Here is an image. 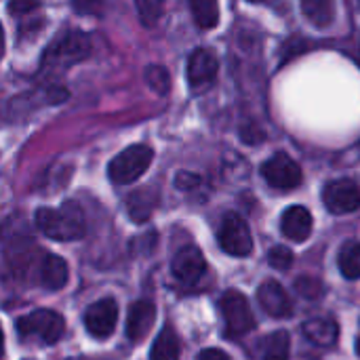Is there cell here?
<instances>
[{"mask_svg": "<svg viewBox=\"0 0 360 360\" xmlns=\"http://www.w3.org/2000/svg\"><path fill=\"white\" fill-rule=\"evenodd\" d=\"M325 207L333 215H346L360 207V190L352 179H335L323 192Z\"/></svg>", "mask_w": 360, "mask_h": 360, "instance_id": "cell-8", "label": "cell"}, {"mask_svg": "<svg viewBox=\"0 0 360 360\" xmlns=\"http://www.w3.org/2000/svg\"><path fill=\"white\" fill-rule=\"evenodd\" d=\"M146 82H148V86H150L154 93L165 95V93H169L171 76H169L167 68H162V65H150V68L146 70Z\"/></svg>", "mask_w": 360, "mask_h": 360, "instance_id": "cell-23", "label": "cell"}, {"mask_svg": "<svg viewBox=\"0 0 360 360\" xmlns=\"http://www.w3.org/2000/svg\"><path fill=\"white\" fill-rule=\"evenodd\" d=\"M116 323H118V306L110 297L95 302L84 312V327L97 340L110 338L116 329Z\"/></svg>", "mask_w": 360, "mask_h": 360, "instance_id": "cell-9", "label": "cell"}, {"mask_svg": "<svg viewBox=\"0 0 360 360\" xmlns=\"http://www.w3.org/2000/svg\"><path fill=\"white\" fill-rule=\"evenodd\" d=\"M36 228L53 238V240H61V243H68V240H80L84 234H86V221H84V213L82 209L68 200L63 202L59 209H38L36 211Z\"/></svg>", "mask_w": 360, "mask_h": 360, "instance_id": "cell-1", "label": "cell"}, {"mask_svg": "<svg viewBox=\"0 0 360 360\" xmlns=\"http://www.w3.org/2000/svg\"><path fill=\"white\" fill-rule=\"evenodd\" d=\"M38 6H40L38 0H11V2H8V13H11L13 17L23 19V17L32 15Z\"/></svg>", "mask_w": 360, "mask_h": 360, "instance_id": "cell-27", "label": "cell"}, {"mask_svg": "<svg viewBox=\"0 0 360 360\" xmlns=\"http://www.w3.org/2000/svg\"><path fill=\"white\" fill-rule=\"evenodd\" d=\"M196 360H230V356L224 352V350H217V348H209V350H202L198 354Z\"/></svg>", "mask_w": 360, "mask_h": 360, "instance_id": "cell-30", "label": "cell"}, {"mask_svg": "<svg viewBox=\"0 0 360 360\" xmlns=\"http://www.w3.org/2000/svg\"><path fill=\"white\" fill-rule=\"evenodd\" d=\"M154 243H156V234H154V232H148V234H143L141 238H135V240L131 243V251H133L135 255H148V253L154 249Z\"/></svg>", "mask_w": 360, "mask_h": 360, "instance_id": "cell-28", "label": "cell"}, {"mask_svg": "<svg viewBox=\"0 0 360 360\" xmlns=\"http://www.w3.org/2000/svg\"><path fill=\"white\" fill-rule=\"evenodd\" d=\"M219 245L228 255L234 257H247L253 251V236L251 230L247 226V221L236 215V213H228L224 217L221 230H219Z\"/></svg>", "mask_w": 360, "mask_h": 360, "instance_id": "cell-6", "label": "cell"}, {"mask_svg": "<svg viewBox=\"0 0 360 360\" xmlns=\"http://www.w3.org/2000/svg\"><path fill=\"white\" fill-rule=\"evenodd\" d=\"M340 272L348 281H359L360 278V243H346L340 251L338 257Z\"/></svg>", "mask_w": 360, "mask_h": 360, "instance_id": "cell-21", "label": "cell"}, {"mask_svg": "<svg viewBox=\"0 0 360 360\" xmlns=\"http://www.w3.org/2000/svg\"><path fill=\"white\" fill-rule=\"evenodd\" d=\"M154 160V150L146 143H135L122 150L108 167V175L114 184L127 186L139 179Z\"/></svg>", "mask_w": 360, "mask_h": 360, "instance_id": "cell-4", "label": "cell"}, {"mask_svg": "<svg viewBox=\"0 0 360 360\" xmlns=\"http://www.w3.org/2000/svg\"><path fill=\"white\" fill-rule=\"evenodd\" d=\"M68 264L59 255H46L38 268V283L49 291H59L68 285Z\"/></svg>", "mask_w": 360, "mask_h": 360, "instance_id": "cell-15", "label": "cell"}, {"mask_svg": "<svg viewBox=\"0 0 360 360\" xmlns=\"http://www.w3.org/2000/svg\"><path fill=\"white\" fill-rule=\"evenodd\" d=\"M289 333L287 331H276L266 340V350L264 360H289Z\"/></svg>", "mask_w": 360, "mask_h": 360, "instance_id": "cell-22", "label": "cell"}, {"mask_svg": "<svg viewBox=\"0 0 360 360\" xmlns=\"http://www.w3.org/2000/svg\"><path fill=\"white\" fill-rule=\"evenodd\" d=\"M179 354H181V344H179L177 333H175L171 327H165V329L158 333V338L154 340V346H152L150 359L179 360Z\"/></svg>", "mask_w": 360, "mask_h": 360, "instance_id": "cell-18", "label": "cell"}, {"mask_svg": "<svg viewBox=\"0 0 360 360\" xmlns=\"http://www.w3.org/2000/svg\"><path fill=\"white\" fill-rule=\"evenodd\" d=\"M137 13L146 25H154L165 11V0H135Z\"/></svg>", "mask_w": 360, "mask_h": 360, "instance_id": "cell-24", "label": "cell"}, {"mask_svg": "<svg viewBox=\"0 0 360 360\" xmlns=\"http://www.w3.org/2000/svg\"><path fill=\"white\" fill-rule=\"evenodd\" d=\"M190 11L198 27L213 30L219 23V2L217 0H190Z\"/></svg>", "mask_w": 360, "mask_h": 360, "instance_id": "cell-20", "label": "cell"}, {"mask_svg": "<svg viewBox=\"0 0 360 360\" xmlns=\"http://www.w3.org/2000/svg\"><path fill=\"white\" fill-rule=\"evenodd\" d=\"M257 302L262 310L274 319H287L293 314V302L276 281H266L257 289Z\"/></svg>", "mask_w": 360, "mask_h": 360, "instance_id": "cell-12", "label": "cell"}, {"mask_svg": "<svg viewBox=\"0 0 360 360\" xmlns=\"http://www.w3.org/2000/svg\"><path fill=\"white\" fill-rule=\"evenodd\" d=\"M91 53V40L86 34L72 30L61 34L42 55L40 74L42 76H61L65 70H70L74 63L82 61Z\"/></svg>", "mask_w": 360, "mask_h": 360, "instance_id": "cell-2", "label": "cell"}, {"mask_svg": "<svg viewBox=\"0 0 360 360\" xmlns=\"http://www.w3.org/2000/svg\"><path fill=\"white\" fill-rule=\"evenodd\" d=\"M295 291L308 300H316L323 295V283L314 276H300L295 281Z\"/></svg>", "mask_w": 360, "mask_h": 360, "instance_id": "cell-26", "label": "cell"}, {"mask_svg": "<svg viewBox=\"0 0 360 360\" xmlns=\"http://www.w3.org/2000/svg\"><path fill=\"white\" fill-rule=\"evenodd\" d=\"M65 323L63 316L55 310H34L17 319V333L23 340H38L46 346L57 344L63 338Z\"/></svg>", "mask_w": 360, "mask_h": 360, "instance_id": "cell-3", "label": "cell"}, {"mask_svg": "<svg viewBox=\"0 0 360 360\" xmlns=\"http://www.w3.org/2000/svg\"><path fill=\"white\" fill-rule=\"evenodd\" d=\"M219 306H221L226 331L230 338H240V335H247L249 331H253L255 316L251 312L247 297L240 291H226Z\"/></svg>", "mask_w": 360, "mask_h": 360, "instance_id": "cell-5", "label": "cell"}, {"mask_svg": "<svg viewBox=\"0 0 360 360\" xmlns=\"http://www.w3.org/2000/svg\"><path fill=\"white\" fill-rule=\"evenodd\" d=\"M219 72V61L213 51L196 49L188 59V82L194 91L207 89Z\"/></svg>", "mask_w": 360, "mask_h": 360, "instance_id": "cell-10", "label": "cell"}, {"mask_svg": "<svg viewBox=\"0 0 360 360\" xmlns=\"http://www.w3.org/2000/svg\"><path fill=\"white\" fill-rule=\"evenodd\" d=\"M156 202H158V194L156 192H152V190H137V192H133L127 198V211H129L133 221L143 224L154 213Z\"/></svg>", "mask_w": 360, "mask_h": 360, "instance_id": "cell-17", "label": "cell"}, {"mask_svg": "<svg viewBox=\"0 0 360 360\" xmlns=\"http://www.w3.org/2000/svg\"><path fill=\"white\" fill-rule=\"evenodd\" d=\"M249 2H255L257 4V2H264V0H249Z\"/></svg>", "mask_w": 360, "mask_h": 360, "instance_id": "cell-32", "label": "cell"}, {"mask_svg": "<svg viewBox=\"0 0 360 360\" xmlns=\"http://www.w3.org/2000/svg\"><path fill=\"white\" fill-rule=\"evenodd\" d=\"M74 8L84 15H101L103 2L101 0H72Z\"/></svg>", "mask_w": 360, "mask_h": 360, "instance_id": "cell-29", "label": "cell"}, {"mask_svg": "<svg viewBox=\"0 0 360 360\" xmlns=\"http://www.w3.org/2000/svg\"><path fill=\"white\" fill-rule=\"evenodd\" d=\"M302 13L316 27H327L333 23L335 4L333 0H302Z\"/></svg>", "mask_w": 360, "mask_h": 360, "instance_id": "cell-19", "label": "cell"}, {"mask_svg": "<svg viewBox=\"0 0 360 360\" xmlns=\"http://www.w3.org/2000/svg\"><path fill=\"white\" fill-rule=\"evenodd\" d=\"M262 175L276 190H293L302 184L300 165L285 152H276L270 160H266L262 167Z\"/></svg>", "mask_w": 360, "mask_h": 360, "instance_id": "cell-7", "label": "cell"}, {"mask_svg": "<svg viewBox=\"0 0 360 360\" xmlns=\"http://www.w3.org/2000/svg\"><path fill=\"white\" fill-rule=\"evenodd\" d=\"M268 262H270V266H272L274 270L285 272V270H289V268L293 266V253H291V249H287V247H283V245H276V247L270 249Z\"/></svg>", "mask_w": 360, "mask_h": 360, "instance_id": "cell-25", "label": "cell"}, {"mask_svg": "<svg viewBox=\"0 0 360 360\" xmlns=\"http://www.w3.org/2000/svg\"><path fill=\"white\" fill-rule=\"evenodd\" d=\"M356 354H359V356H360V338H359V340H356Z\"/></svg>", "mask_w": 360, "mask_h": 360, "instance_id": "cell-31", "label": "cell"}, {"mask_svg": "<svg viewBox=\"0 0 360 360\" xmlns=\"http://www.w3.org/2000/svg\"><path fill=\"white\" fill-rule=\"evenodd\" d=\"M156 319V310L150 302H135L127 319V338L131 342H141L150 333Z\"/></svg>", "mask_w": 360, "mask_h": 360, "instance_id": "cell-14", "label": "cell"}, {"mask_svg": "<svg viewBox=\"0 0 360 360\" xmlns=\"http://www.w3.org/2000/svg\"><path fill=\"white\" fill-rule=\"evenodd\" d=\"M175 278L188 287L196 285L202 274L207 272V262L205 255L196 249V247H184L177 251V255L173 257V266H171Z\"/></svg>", "mask_w": 360, "mask_h": 360, "instance_id": "cell-11", "label": "cell"}, {"mask_svg": "<svg viewBox=\"0 0 360 360\" xmlns=\"http://www.w3.org/2000/svg\"><path fill=\"white\" fill-rule=\"evenodd\" d=\"M312 226H314V221H312V215L306 207H289L281 219L283 234L293 243L308 240L312 234Z\"/></svg>", "mask_w": 360, "mask_h": 360, "instance_id": "cell-13", "label": "cell"}, {"mask_svg": "<svg viewBox=\"0 0 360 360\" xmlns=\"http://www.w3.org/2000/svg\"><path fill=\"white\" fill-rule=\"evenodd\" d=\"M302 333L308 342H312L314 346H323V348H329L338 342L340 338V327L335 321L331 319H310L302 325Z\"/></svg>", "mask_w": 360, "mask_h": 360, "instance_id": "cell-16", "label": "cell"}]
</instances>
